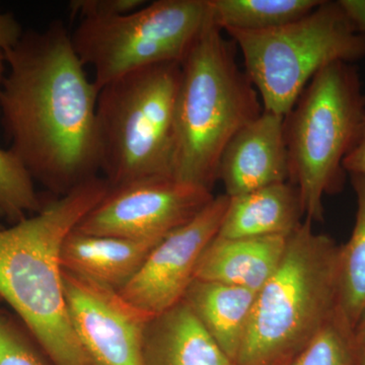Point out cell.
<instances>
[{"label":"cell","mask_w":365,"mask_h":365,"mask_svg":"<svg viewBox=\"0 0 365 365\" xmlns=\"http://www.w3.org/2000/svg\"><path fill=\"white\" fill-rule=\"evenodd\" d=\"M143 365H235L182 300L153 317L144 333Z\"/></svg>","instance_id":"obj_15"},{"label":"cell","mask_w":365,"mask_h":365,"mask_svg":"<svg viewBox=\"0 0 365 365\" xmlns=\"http://www.w3.org/2000/svg\"><path fill=\"white\" fill-rule=\"evenodd\" d=\"M24 30L16 16L11 13L0 11V50L6 52L21 40Z\"/></svg>","instance_id":"obj_24"},{"label":"cell","mask_w":365,"mask_h":365,"mask_svg":"<svg viewBox=\"0 0 365 365\" xmlns=\"http://www.w3.org/2000/svg\"><path fill=\"white\" fill-rule=\"evenodd\" d=\"M225 33L242 52L264 111L284 117L322 69L365 58V40L338 0H323L304 18L279 28Z\"/></svg>","instance_id":"obj_7"},{"label":"cell","mask_w":365,"mask_h":365,"mask_svg":"<svg viewBox=\"0 0 365 365\" xmlns=\"http://www.w3.org/2000/svg\"><path fill=\"white\" fill-rule=\"evenodd\" d=\"M110 190L95 177L40 211L0 228V299L23 319L55 365H98L74 332L60 262L62 245Z\"/></svg>","instance_id":"obj_2"},{"label":"cell","mask_w":365,"mask_h":365,"mask_svg":"<svg viewBox=\"0 0 365 365\" xmlns=\"http://www.w3.org/2000/svg\"><path fill=\"white\" fill-rule=\"evenodd\" d=\"M6 54L0 50V86H1L2 81H4V76H6Z\"/></svg>","instance_id":"obj_28"},{"label":"cell","mask_w":365,"mask_h":365,"mask_svg":"<svg viewBox=\"0 0 365 365\" xmlns=\"http://www.w3.org/2000/svg\"><path fill=\"white\" fill-rule=\"evenodd\" d=\"M288 237L225 239L216 235L199 261L195 279L258 292L279 266Z\"/></svg>","instance_id":"obj_14"},{"label":"cell","mask_w":365,"mask_h":365,"mask_svg":"<svg viewBox=\"0 0 365 365\" xmlns=\"http://www.w3.org/2000/svg\"><path fill=\"white\" fill-rule=\"evenodd\" d=\"M180 78L181 64H160L125 74L98 90V163L111 188L174 177Z\"/></svg>","instance_id":"obj_6"},{"label":"cell","mask_w":365,"mask_h":365,"mask_svg":"<svg viewBox=\"0 0 365 365\" xmlns=\"http://www.w3.org/2000/svg\"><path fill=\"white\" fill-rule=\"evenodd\" d=\"M228 201L225 194L215 197L193 220L165 235L119 294L153 317L182 302L204 251L220 232Z\"/></svg>","instance_id":"obj_10"},{"label":"cell","mask_w":365,"mask_h":365,"mask_svg":"<svg viewBox=\"0 0 365 365\" xmlns=\"http://www.w3.org/2000/svg\"><path fill=\"white\" fill-rule=\"evenodd\" d=\"M340 247L306 220L257 292L235 365L290 361L338 314Z\"/></svg>","instance_id":"obj_4"},{"label":"cell","mask_w":365,"mask_h":365,"mask_svg":"<svg viewBox=\"0 0 365 365\" xmlns=\"http://www.w3.org/2000/svg\"><path fill=\"white\" fill-rule=\"evenodd\" d=\"M323 0H206L211 25L227 30L259 32L304 18Z\"/></svg>","instance_id":"obj_18"},{"label":"cell","mask_w":365,"mask_h":365,"mask_svg":"<svg viewBox=\"0 0 365 365\" xmlns=\"http://www.w3.org/2000/svg\"><path fill=\"white\" fill-rule=\"evenodd\" d=\"M232 45L206 26L182 62L175 106L173 176L210 191L227 144L264 110Z\"/></svg>","instance_id":"obj_3"},{"label":"cell","mask_w":365,"mask_h":365,"mask_svg":"<svg viewBox=\"0 0 365 365\" xmlns=\"http://www.w3.org/2000/svg\"><path fill=\"white\" fill-rule=\"evenodd\" d=\"M356 195L351 237L340 247L338 312L353 331L365 311V176L350 175Z\"/></svg>","instance_id":"obj_19"},{"label":"cell","mask_w":365,"mask_h":365,"mask_svg":"<svg viewBox=\"0 0 365 365\" xmlns=\"http://www.w3.org/2000/svg\"><path fill=\"white\" fill-rule=\"evenodd\" d=\"M208 24L206 0H157L131 13L83 19L71 41L101 90L139 69L182 64Z\"/></svg>","instance_id":"obj_8"},{"label":"cell","mask_w":365,"mask_h":365,"mask_svg":"<svg viewBox=\"0 0 365 365\" xmlns=\"http://www.w3.org/2000/svg\"><path fill=\"white\" fill-rule=\"evenodd\" d=\"M284 118L263 110L230 141L218 168L225 195L232 198L289 181Z\"/></svg>","instance_id":"obj_12"},{"label":"cell","mask_w":365,"mask_h":365,"mask_svg":"<svg viewBox=\"0 0 365 365\" xmlns=\"http://www.w3.org/2000/svg\"><path fill=\"white\" fill-rule=\"evenodd\" d=\"M2 227H2V225H0V228H2Z\"/></svg>","instance_id":"obj_30"},{"label":"cell","mask_w":365,"mask_h":365,"mask_svg":"<svg viewBox=\"0 0 365 365\" xmlns=\"http://www.w3.org/2000/svg\"><path fill=\"white\" fill-rule=\"evenodd\" d=\"M354 349V331L338 312L289 365H352Z\"/></svg>","instance_id":"obj_21"},{"label":"cell","mask_w":365,"mask_h":365,"mask_svg":"<svg viewBox=\"0 0 365 365\" xmlns=\"http://www.w3.org/2000/svg\"><path fill=\"white\" fill-rule=\"evenodd\" d=\"M343 168L349 175L365 176V122L359 140L343 162Z\"/></svg>","instance_id":"obj_25"},{"label":"cell","mask_w":365,"mask_h":365,"mask_svg":"<svg viewBox=\"0 0 365 365\" xmlns=\"http://www.w3.org/2000/svg\"><path fill=\"white\" fill-rule=\"evenodd\" d=\"M0 119L11 150L33 179L60 196L100 170L98 90L86 76L61 21L24 31L4 52Z\"/></svg>","instance_id":"obj_1"},{"label":"cell","mask_w":365,"mask_h":365,"mask_svg":"<svg viewBox=\"0 0 365 365\" xmlns=\"http://www.w3.org/2000/svg\"><path fill=\"white\" fill-rule=\"evenodd\" d=\"M42 207L25 165L14 151L0 148V216L14 225Z\"/></svg>","instance_id":"obj_20"},{"label":"cell","mask_w":365,"mask_h":365,"mask_svg":"<svg viewBox=\"0 0 365 365\" xmlns=\"http://www.w3.org/2000/svg\"><path fill=\"white\" fill-rule=\"evenodd\" d=\"M355 30L365 40V0H338Z\"/></svg>","instance_id":"obj_26"},{"label":"cell","mask_w":365,"mask_h":365,"mask_svg":"<svg viewBox=\"0 0 365 365\" xmlns=\"http://www.w3.org/2000/svg\"><path fill=\"white\" fill-rule=\"evenodd\" d=\"M354 336L356 348L360 350V354H361L360 365H365V311L355 328Z\"/></svg>","instance_id":"obj_27"},{"label":"cell","mask_w":365,"mask_h":365,"mask_svg":"<svg viewBox=\"0 0 365 365\" xmlns=\"http://www.w3.org/2000/svg\"><path fill=\"white\" fill-rule=\"evenodd\" d=\"M146 4L148 1L144 0H72L69 9L72 16H78L83 20L131 13Z\"/></svg>","instance_id":"obj_23"},{"label":"cell","mask_w":365,"mask_h":365,"mask_svg":"<svg viewBox=\"0 0 365 365\" xmlns=\"http://www.w3.org/2000/svg\"><path fill=\"white\" fill-rule=\"evenodd\" d=\"M63 285L74 332L91 359L98 365H143L144 333L153 317L117 289L66 270Z\"/></svg>","instance_id":"obj_11"},{"label":"cell","mask_w":365,"mask_h":365,"mask_svg":"<svg viewBox=\"0 0 365 365\" xmlns=\"http://www.w3.org/2000/svg\"><path fill=\"white\" fill-rule=\"evenodd\" d=\"M365 122V93L356 66L335 62L319 71L284 118L289 182L306 220L322 222L323 199L340 190L343 162Z\"/></svg>","instance_id":"obj_5"},{"label":"cell","mask_w":365,"mask_h":365,"mask_svg":"<svg viewBox=\"0 0 365 365\" xmlns=\"http://www.w3.org/2000/svg\"><path fill=\"white\" fill-rule=\"evenodd\" d=\"M212 191L174 177H153L110 187L73 230L81 234L162 240L200 213Z\"/></svg>","instance_id":"obj_9"},{"label":"cell","mask_w":365,"mask_h":365,"mask_svg":"<svg viewBox=\"0 0 365 365\" xmlns=\"http://www.w3.org/2000/svg\"><path fill=\"white\" fill-rule=\"evenodd\" d=\"M256 295L247 288L194 279L182 300L235 364Z\"/></svg>","instance_id":"obj_17"},{"label":"cell","mask_w":365,"mask_h":365,"mask_svg":"<svg viewBox=\"0 0 365 365\" xmlns=\"http://www.w3.org/2000/svg\"><path fill=\"white\" fill-rule=\"evenodd\" d=\"M290 361H292V360H290ZM290 361L285 362V364H280V365H289Z\"/></svg>","instance_id":"obj_29"},{"label":"cell","mask_w":365,"mask_h":365,"mask_svg":"<svg viewBox=\"0 0 365 365\" xmlns=\"http://www.w3.org/2000/svg\"><path fill=\"white\" fill-rule=\"evenodd\" d=\"M162 240L126 239L72 230L62 245L60 262L63 270L118 290L138 272Z\"/></svg>","instance_id":"obj_13"},{"label":"cell","mask_w":365,"mask_h":365,"mask_svg":"<svg viewBox=\"0 0 365 365\" xmlns=\"http://www.w3.org/2000/svg\"><path fill=\"white\" fill-rule=\"evenodd\" d=\"M302 215L297 186L289 181L278 182L230 198L217 235L225 239L288 237L299 227Z\"/></svg>","instance_id":"obj_16"},{"label":"cell","mask_w":365,"mask_h":365,"mask_svg":"<svg viewBox=\"0 0 365 365\" xmlns=\"http://www.w3.org/2000/svg\"><path fill=\"white\" fill-rule=\"evenodd\" d=\"M0 365H46L13 319L1 311Z\"/></svg>","instance_id":"obj_22"}]
</instances>
